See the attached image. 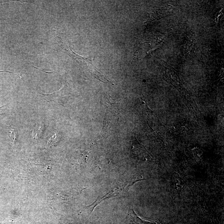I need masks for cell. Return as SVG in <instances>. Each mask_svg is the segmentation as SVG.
Returning <instances> with one entry per match:
<instances>
[{
  "mask_svg": "<svg viewBox=\"0 0 224 224\" xmlns=\"http://www.w3.org/2000/svg\"><path fill=\"white\" fill-rule=\"evenodd\" d=\"M69 49H70L71 52L70 53H68L69 54H70L69 55L71 56V57H73V58H74V59H76L77 61H80V62H81L82 64L83 65H85L86 68L88 69L90 72L94 77H96L98 80L100 81H101L103 82H110L111 84H113L112 82H111L109 80H108L106 78L105 76H104V75L100 73L96 69V67L93 64L91 58H84V57H81V56L74 53L71 49L70 48H69Z\"/></svg>",
  "mask_w": 224,
  "mask_h": 224,
  "instance_id": "obj_1",
  "label": "cell"
},
{
  "mask_svg": "<svg viewBox=\"0 0 224 224\" xmlns=\"http://www.w3.org/2000/svg\"><path fill=\"white\" fill-rule=\"evenodd\" d=\"M186 185L184 179L176 172H174L170 179V187L171 196L173 200L181 198V191Z\"/></svg>",
  "mask_w": 224,
  "mask_h": 224,
  "instance_id": "obj_2",
  "label": "cell"
},
{
  "mask_svg": "<svg viewBox=\"0 0 224 224\" xmlns=\"http://www.w3.org/2000/svg\"><path fill=\"white\" fill-rule=\"evenodd\" d=\"M44 129V127L43 125H37L33 129L32 135L35 138L39 137L42 134Z\"/></svg>",
  "mask_w": 224,
  "mask_h": 224,
  "instance_id": "obj_3",
  "label": "cell"
},
{
  "mask_svg": "<svg viewBox=\"0 0 224 224\" xmlns=\"http://www.w3.org/2000/svg\"><path fill=\"white\" fill-rule=\"evenodd\" d=\"M9 132L10 133V137L12 143H15L16 142L18 137L17 131L16 129L14 128H10L9 130Z\"/></svg>",
  "mask_w": 224,
  "mask_h": 224,
  "instance_id": "obj_4",
  "label": "cell"
},
{
  "mask_svg": "<svg viewBox=\"0 0 224 224\" xmlns=\"http://www.w3.org/2000/svg\"><path fill=\"white\" fill-rule=\"evenodd\" d=\"M32 67H34V68H35V69H38V70L41 71H43V72L46 73H47V74H51V73H53L58 72H56V71H50V72H48V71H44L41 70V69H39V68H37V67H35V66H34L33 65H32Z\"/></svg>",
  "mask_w": 224,
  "mask_h": 224,
  "instance_id": "obj_5",
  "label": "cell"
},
{
  "mask_svg": "<svg viewBox=\"0 0 224 224\" xmlns=\"http://www.w3.org/2000/svg\"><path fill=\"white\" fill-rule=\"evenodd\" d=\"M4 106H2V107H0V115H1V114H3V110H4V109H3V107H4Z\"/></svg>",
  "mask_w": 224,
  "mask_h": 224,
  "instance_id": "obj_6",
  "label": "cell"
},
{
  "mask_svg": "<svg viewBox=\"0 0 224 224\" xmlns=\"http://www.w3.org/2000/svg\"><path fill=\"white\" fill-rule=\"evenodd\" d=\"M0 72H6L9 73H13V72L10 71H0Z\"/></svg>",
  "mask_w": 224,
  "mask_h": 224,
  "instance_id": "obj_7",
  "label": "cell"
}]
</instances>
